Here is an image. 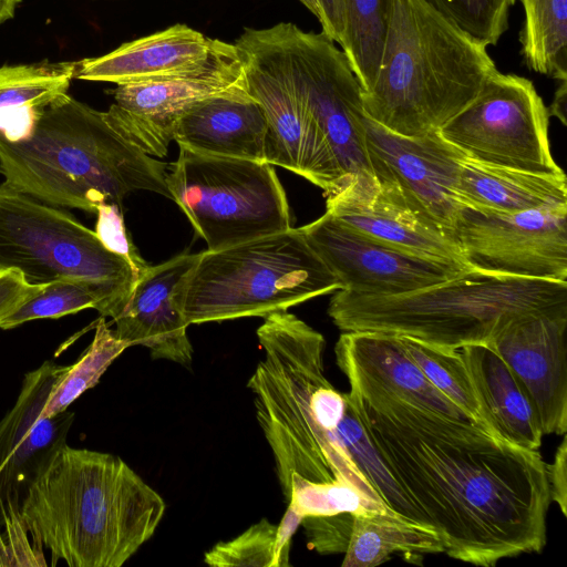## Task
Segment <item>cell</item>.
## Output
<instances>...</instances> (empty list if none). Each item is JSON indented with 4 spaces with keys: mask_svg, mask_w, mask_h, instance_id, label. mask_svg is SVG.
Here are the masks:
<instances>
[{
    "mask_svg": "<svg viewBox=\"0 0 567 567\" xmlns=\"http://www.w3.org/2000/svg\"><path fill=\"white\" fill-rule=\"evenodd\" d=\"M334 352L340 369H351L415 403L478 425L432 384L408 353L400 336L347 331L339 337Z\"/></svg>",
    "mask_w": 567,
    "mask_h": 567,
    "instance_id": "23",
    "label": "cell"
},
{
    "mask_svg": "<svg viewBox=\"0 0 567 567\" xmlns=\"http://www.w3.org/2000/svg\"><path fill=\"white\" fill-rule=\"evenodd\" d=\"M41 286L29 285L16 270H0V321L33 296Z\"/></svg>",
    "mask_w": 567,
    "mask_h": 567,
    "instance_id": "39",
    "label": "cell"
},
{
    "mask_svg": "<svg viewBox=\"0 0 567 567\" xmlns=\"http://www.w3.org/2000/svg\"><path fill=\"white\" fill-rule=\"evenodd\" d=\"M318 8V20L322 33L338 44L344 32V16L342 0H315Z\"/></svg>",
    "mask_w": 567,
    "mask_h": 567,
    "instance_id": "41",
    "label": "cell"
},
{
    "mask_svg": "<svg viewBox=\"0 0 567 567\" xmlns=\"http://www.w3.org/2000/svg\"><path fill=\"white\" fill-rule=\"evenodd\" d=\"M301 520L288 509L278 525L262 518L237 537L217 543L204 561L214 567H288L291 538Z\"/></svg>",
    "mask_w": 567,
    "mask_h": 567,
    "instance_id": "31",
    "label": "cell"
},
{
    "mask_svg": "<svg viewBox=\"0 0 567 567\" xmlns=\"http://www.w3.org/2000/svg\"><path fill=\"white\" fill-rule=\"evenodd\" d=\"M166 505L121 457L60 445L28 484L20 512L52 565L121 567L157 529Z\"/></svg>",
    "mask_w": 567,
    "mask_h": 567,
    "instance_id": "3",
    "label": "cell"
},
{
    "mask_svg": "<svg viewBox=\"0 0 567 567\" xmlns=\"http://www.w3.org/2000/svg\"><path fill=\"white\" fill-rule=\"evenodd\" d=\"M300 230L340 280L341 290L358 296L402 295L471 269L461 262L417 255L373 239L327 212Z\"/></svg>",
    "mask_w": 567,
    "mask_h": 567,
    "instance_id": "14",
    "label": "cell"
},
{
    "mask_svg": "<svg viewBox=\"0 0 567 567\" xmlns=\"http://www.w3.org/2000/svg\"><path fill=\"white\" fill-rule=\"evenodd\" d=\"M292 84L321 130L343 176L371 171L362 87L343 52L324 33L290 22L271 27Z\"/></svg>",
    "mask_w": 567,
    "mask_h": 567,
    "instance_id": "12",
    "label": "cell"
},
{
    "mask_svg": "<svg viewBox=\"0 0 567 567\" xmlns=\"http://www.w3.org/2000/svg\"><path fill=\"white\" fill-rule=\"evenodd\" d=\"M249 93L268 124L265 162L284 167L331 193L343 174L309 109L297 93L271 29L245 28L235 41Z\"/></svg>",
    "mask_w": 567,
    "mask_h": 567,
    "instance_id": "11",
    "label": "cell"
},
{
    "mask_svg": "<svg viewBox=\"0 0 567 567\" xmlns=\"http://www.w3.org/2000/svg\"><path fill=\"white\" fill-rule=\"evenodd\" d=\"M344 32L341 51L355 74L362 92L378 73L391 21L393 0H342Z\"/></svg>",
    "mask_w": 567,
    "mask_h": 567,
    "instance_id": "30",
    "label": "cell"
},
{
    "mask_svg": "<svg viewBox=\"0 0 567 567\" xmlns=\"http://www.w3.org/2000/svg\"><path fill=\"white\" fill-rule=\"evenodd\" d=\"M342 288L300 228L292 227L198 252L177 284L173 300L189 326L266 318Z\"/></svg>",
    "mask_w": 567,
    "mask_h": 567,
    "instance_id": "7",
    "label": "cell"
},
{
    "mask_svg": "<svg viewBox=\"0 0 567 567\" xmlns=\"http://www.w3.org/2000/svg\"><path fill=\"white\" fill-rule=\"evenodd\" d=\"M127 348L130 344L120 339L110 329L105 317L101 316L91 344L52 390L42 416L49 417L66 411L82 393L99 383L107 368Z\"/></svg>",
    "mask_w": 567,
    "mask_h": 567,
    "instance_id": "33",
    "label": "cell"
},
{
    "mask_svg": "<svg viewBox=\"0 0 567 567\" xmlns=\"http://www.w3.org/2000/svg\"><path fill=\"white\" fill-rule=\"evenodd\" d=\"M95 214L97 215L96 235L110 250L130 262L138 279L150 265L142 258L126 230L122 206L104 203L96 208Z\"/></svg>",
    "mask_w": 567,
    "mask_h": 567,
    "instance_id": "38",
    "label": "cell"
},
{
    "mask_svg": "<svg viewBox=\"0 0 567 567\" xmlns=\"http://www.w3.org/2000/svg\"><path fill=\"white\" fill-rule=\"evenodd\" d=\"M326 197L327 213L368 237L465 265L453 240L392 179L371 171L348 174Z\"/></svg>",
    "mask_w": 567,
    "mask_h": 567,
    "instance_id": "17",
    "label": "cell"
},
{
    "mask_svg": "<svg viewBox=\"0 0 567 567\" xmlns=\"http://www.w3.org/2000/svg\"><path fill=\"white\" fill-rule=\"evenodd\" d=\"M559 309H567V281L468 269L443 282L390 297L338 290L328 313L343 332L391 333L456 350L491 342L520 315Z\"/></svg>",
    "mask_w": 567,
    "mask_h": 567,
    "instance_id": "6",
    "label": "cell"
},
{
    "mask_svg": "<svg viewBox=\"0 0 567 567\" xmlns=\"http://www.w3.org/2000/svg\"><path fill=\"white\" fill-rule=\"evenodd\" d=\"M524 23L519 41L528 69L567 81V0H520Z\"/></svg>",
    "mask_w": 567,
    "mask_h": 567,
    "instance_id": "29",
    "label": "cell"
},
{
    "mask_svg": "<svg viewBox=\"0 0 567 567\" xmlns=\"http://www.w3.org/2000/svg\"><path fill=\"white\" fill-rule=\"evenodd\" d=\"M227 45L177 23L104 55L78 61L74 79L125 85L187 76L205 70Z\"/></svg>",
    "mask_w": 567,
    "mask_h": 567,
    "instance_id": "20",
    "label": "cell"
},
{
    "mask_svg": "<svg viewBox=\"0 0 567 567\" xmlns=\"http://www.w3.org/2000/svg\"><path fill=\"white\" fill-rule=\"evenodd\" d=\"M69 367L47 361L28 372L14 405L0 421V499L20 501L41 464L65 443L74 413H42Z\"/></svg>",
    "mask_w": 567,
    "mask_h": 567,
    "instance_id": "19",
    "label": "cell"
},
{
    "mask_svg": "<svg viewBox=\"0 0 567 567\" xmlns=\"http://www.w3.org/2000/svg\"><path fill=\"white\" fill-rule=\"evenodd\" d=\"M549 113L528 79L497 71L437 132L465 156L517 171L561 175L551 155Z\"/></svg>",
    "mask_w": 567,
    "mask_h": 567,
    "instance_id": "10",
    "label": "cell"
},
{
    "mask_svg": "<svg viewBox=\"0 0 567 567\" xmlns=\"http://www.w3.org/2000/svg\"><path fill=\"white\" fill-rule=\"evenodd\" d=\"M19 271L29 285L90 280L130 297L137 276L95 231L54 205L7 183L0 185V270Z\"/></svg>",
    "mask_w": 567,
    "mask_h": 567,
    "instance_id": "9",
    "label": "cell"
},
{
    "mask_svg": "<svg viewBox=\"0 0 567 567\" xmlns=\"http://www.w3.org/2000/svg\"><path fill=\"white\" fill-rule=\"evenodd\" d=\"M128 297L120 289L90 280H60L42 285L12 313L0 321L1 329H12L27 321L59 318L86 308L103 317L115 318Z\"/></svg>",
    "mask_w": 567,
    "mask_h": 567,
    "instance_id": "28",
    "label": "cell"
},
{
    "mask_svg": "<svg viewBox=\"0 0 567 567\" xmlns=\"http://www.w3.org/2000/svg\"><path fill=\"white\" fill-rule=\"evenodd\" d=\"M247 82L239 48L228 43L203 71L157 82L117 85L109 107L122 134L144 153L164 157L179 118L195 104Z\"/></svg>",
    "mask_w": 567,
    "mask_h": 567,
    "instance_id": "15",
    "label": "cell"
},
{
    "mask_svg": "<svg viewBox=\"0 0 567 567\" xmlns=\"http://www.w3.org/2000/svg\"><path fill=\"white\" fill-rule=\"evenodd\" d=\"M460 350L489 432L537 451L544 436L538 415L506 361L489 343L468 344Z\"/></svg>",
    "mask_w": 567,
    "mask_h": 567,
    "instance_id": "24",
    "label": "cell"
},
{
    "mask_svg": "<svg viewBox=\"0 0 567 567\" xmlns=\"http://www.w3.org/2000/svg\"><path fill=\"white\" fill-rule=\"evenodd\" d=\"M338 434L351 460L391 512L415 523L431 526L424 514L409 499L388 472L368 441L348 398L344 415L338 426Z\"/></svg>",
    "mask_w": 567,
    "mask_h": 567,
    "instance_id": "34",
    "label": "cell"
},
{
    "mask_svg": "<svg viewBox=\"0 0 567 567\" xmlns=\"http://www.w3.org/2000/svg\"><path fill=\"white\" fill-rule=\"evenodd\" d=\"M167 165L128 141L109 111L68 93L43 107L28 134H0L4 183L50 205L96 213L104 203L122 206L137 190L172 199Z\"/></svg>",
    "mask_w": 567,
    "mask_h": 567,
    "instance_id": "4",
    "label": "cell"
},
{
    "mask_svg": "<svg viewBox=\"0 0 567 567\" xmlns=\"http://www.w3.org/2000/svg\"><path fill=\"white\" fill-rule=\"evenodd\" d=\"M550 501L555 502L564 516L567 515V437L566 433L557 447L553 463L546 464Z\"/></svg>",
    "mask_w": 567,
    "mask_h": 567,
    "instance_id": "40",
    "label": "cell"
},
{
    "mask_svg": "<svg viewBox=\"0 0 567 567\" xmlns=\"http://www.w3.org/2000/svg\"><path fill=\"white\" fill-rule=\"evenodd\" d=\"M401 340L432 384L489 432L461 350L437 348L410 337H401Z\"/></svg>",
    "mask_w": 567,
    "mask_h": 567,
    "instance_id": "32",
    "label": "cell"
},
{
    "mask_svg": "<svg viewBox=\"0 0 567 567\" xmlns=\"http://www.w3.org/2000/svg\"><path fill=\"white\" fill-rule=\"evenodd\" d=\"M0 509L6 528L4 535L0 533V566L45 565L42 547L28 540L19 499L9 496L0 499Z\"/></svg>",
    "mask_w": 567,
    "mask_h": 567,
    "instance_id": "36",
    "label": "cell"
},
{
    "mask_svg": "<svg viewBox=\"0 0 567 567\" xmlns=\"http://www.w3.org/2000/svg\"><path fill=\"white\" fill-rule=\"evenodd\" d=\"M455 194L465 206L517 213L567 203V183L565 174H534L463 155Z\"/></svg>",
    "mask_w": 567,
    "mask_h": 567,
    "instance_id": "25",
    "label": "cell"
},
{
    "mask_svg": "<svg viewBox=\"0 0 567 567\" xmlns=\"http://www.w3.org/2000/svg\"><path fill=\"white\" fill-rule=\"evenodd\" d=\"M166 185L209 250L292 228L286 192L266 162L179 148Z\"/></svg>",
    "mask_w": 567,
    "mask_h": 567,
    "instance_id": "8",
    "label": "cell"
},
{
    "mask_svg": "<svg viewBox=\"0 0 567 567\" xmlns=\"http://www.w3.org/2000/svg\"><path fill=\"white\" fill-rule=\"evenodd\" d=\"M364 130L371 172L392 179L452 239L453 224L462 205L455 186L464 154L437 131L402 136L367 116Z\"/></svg>",
    "mask_w": 567,
    "mask_h": 567,
    "instance_id": "16",
    "label": "cell"
},
{
    "mask_svg": "<svg viewBox=\"0 0 567 567\" xmlns=\"http://www.w3.org/2000/svg\"><path fill=\"white\" fill-rule=\"evenodd\" d=\"M21 0H0V24L12 19Z\"/></svg>",
    "mask_w": 567,
    "mask_h": 567,
    "instance_id": "43",
    "label": "cell"
},
{
    "mask_svg": "<svg viewBox=\"0 0 567 567\" xmlns=\"http://www.w3.org/2000/svg\"><path fill=\"white\" fill-rule=\"evenodd\" d=\"M311 13L318 18V8L315 0H299Z\"/></svg>",
    "mask_w": 567,
    "mask_h": 567,
    "instance_id": "44",
    "label": "cell"
},
{
    "mask_svg": "<svg viewBox=\"0 0 567 567\" xmlns=\"http://www.w3.org/2000/svg\"><path fill=\"white\" fill-rule=\"evenodd\" d=\"M340 370L368 441L447 556L492 567L543 550L551 501L537 451Z\"/></svg>",
    "mask_w": 567,
    "mask_h": 567,
    "instance_id": "1",
    "label": "cell"
},
{
    "mask_svg": "<svg viewBox=\"0 0 567 567\" xmlns=\"http://www.w3.org/2000/svg\"><path fill=\"white\" fill-rule=\"evenodd\" d=\"M78 61L0 66V134L24 137L39 112L68 93Z\"/></svg>",
    "mask_w": 567,
    "mask_h": 567,
    "instance_id": "26",
    "label": "cell"
},
{
    "mask_svg": "<svg viewBox=\"0 0 567 567\" xmlns=\"http://www.w3.org/2000/svg\"><path fill=\"white\" fill-rule=\"evenodd\" d=\"M567 309L520 315L488 342L527 392L544 435L567 431Z\"/></svg>",
    "mask_w": 567,
    "mask_h": 567,
    "instance_id": "18",
    "label": "cell"
},
{
    "mask_svg": "<svg viewBox=\"0 0 567 567\" xmlns=\"http://www.w3.org/2000/svg\"><path fill=\"white\" fill-rule=\"evenodd\" d=\"M354 513L306 516L301 526L308 546L321 555L344 554L352 533Z\"/></svg>",
    "mask_w": 567,
    "mask_h": 567,
    "instance_id": "37",
    "label": "cell"
},
{
    "mask_svg": "<svg viewBox=\"0 0 567 567\" xmlns=\"http://www.w3.org/2000/svg\"><path fill=\"white\" fill-rule=\"evenodd\" d=\"M197 254H181L159 265L150 266L137 279L127 301L113 318L115 334L130 347L143 346L153 359L183 365L193 360L188 324L173 300V293Z\"/></svg>",
    "mask_w": 567,
    "mask_h": 567,
    "instance_id": "21",
    "label": "cell"
},
{
    "mask_svg": "<svg viewBox=\"0 0 567 567\" xmlns=\"http://www.w3.org/2000/svg\"><path fill=\"white\" fill-rule=\"evenodd\" d=\"M268 124L247 82L207 97L177 122L179 148L212 156L265 162Z\"/></svg>",
    "mask_w": 567,
    "mask_h": 567,
    "instance_id": "22",
    "label": "cell"
},
{
    "mask_svg": "<svg viewBox=\"0 0 567 567\" xmlns=\"http://www.w3.org/2000/svg\"><path fill=\"white\" fill-rule=\"evenodd\" d=\"M451 236L471 269L567 281V203L517 213L461 205Z\"/></svg>",
    "mask_w": 567,
    "mask_h": 567,
    "instance_id": "13",
    "label": "cell"
},
{
    "mask_svg": "<svg viewBox=\"0 0 567 567\" xmlns=\"http://www.w3.org/2000/svg\"><path fill=\"white\" fill-rule=\"evenodd\" d=\"M458 29L484 43L496 45L508 27L516 0H423Z\"/></svg>",
    "mask_w": 567,
    "mask_h": 567,
    "instance_id": "35",
    "label": "cell"
},
{
    "mask_svg": "<svg viewBox=\"0 0 567 567\" xmlns=\"http://www.w3.org/2000/svg\"><path fill=\"white\" fill-rule=\"evenodd\" d=\"M497 71L487 45L423 0H393L378 73L362 92L364 114L402 136L439 131Z\"/></svg>",
    "mask_w": 567,
    "mask_h": 567,
    "instance_id": "5",
    "label": "cell"
},
{
    "mask_svg": "<svg viewBox=\"0 0 567 567\" xmlns=\"http://www.w3.org/2000/svg\"><path fill=\"white\" fill-rule=\"evenodd\" d=\"M265 357L247 386L271 450L287 509L300 516L383 505L338 434L347 398L324 375L323 336L295 315L274 312L257 330Z\"/></svg>",
    "mask_w": 567,
    "mask_h": 567,
    "instance_id": "2",
    "label": "cell"
},
{
    "mask_svg": "<svg viewBox=\"0 0 567 567\" xmlns=\"http://www.w3.org/2000/svg\"><path fill=\"white\" fill-rule=\"evenodd\" d=\"M559 86L555 93L554 101L548 109L549 115H555L563 124H566L565 112H566V96H567V81H559Z\"/></svg>",
    "mask_w": 567,
    "mask_h": 567,
    "instance_id": "42",
    "label": "cell"
},
{
    "mask_svg": "<svg viewBox=\"0 0 567 567\" xmlns=\"http://www.w3.org/2000/svg\"><path fill=\"white\" fill-rule=\"evenodd\" d=\"M444 553L436 530L401 515L385 512L354 513L353 527L342 567H375L391 555L419 563L426 554Z\"/></svg>",
    "mask_w": 567,
    "mask_h": 567,
    "instance_id": "27",
    "label": "cell"
}]
</instances>
